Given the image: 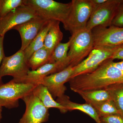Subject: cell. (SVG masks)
Wrapping results in <instances>:
<instances>
[{"instance_id":"cell-29","label":"cell","mask_w":123,"mask_h":123,"mask_svg":"<svg viewBox=\"0 0 123 123\" xmlns=\"http://www.w3.org/2000/svg\"><path fill=\"white\" fill-rule=\"evenodd\" d=\"M2 118V107L0 106V123Z\"/></svg>"},{"instance_id":"cell-20","label":"cell","mask_w":123,"mask_h":123,"mask_svg":"<svg viewBox=\"0 0 123 123\" xmlns=\"http://www.w3.org/2000/svg\"><path fill=\"white\" fill-rule=\"evenodd\" d=\"M108 91L111 99L123 117V84H115L104 88Z\"/></svg>"},{"instance_id":"cell-6","label":"cell","mask_w":123,"mask_h":123,"mask_svg":"<svg viewBox=\"0 0 123 123\" xmlns=\"http://www.w3.org/2000/svg\"><path fill=\"white\" fill-rule=\"evenodd\" d=\"M22 99L25 104L26 110L18 123H43L48 121L49 109L44 106L32 92Z\"/></svg>"},{"instance_id":"cell-30","label":"cell","mask_w":123,"mask_h":123,"mask_svg":"<svg viewBox=\"0 0 123 123\" xmlns=\"http://www.w3.org/2000/svg\"><path fill=\"white\" fill-rule=\"evenodd\" d=\"M120 48L123 49V45H121V46H120Z\"/></svg>"},{"instance_id":"cell-12","label":"cell","mask_w":123,"mask_h":123,"mask_svg":"<svg viewBox=\"0 0 123 123\" xmlns=\"http://www.w3.org/2000/svg\"><path fill=\"white\" fill-rule=\"evenodd\" d=\"M68 59L62 62L46 64L35 70H30L27 75L20 79L12 80L18 83L37 85L41 84L44 78L60 72L69 65Z\"/></svg>"},{"instance_id":"cell-9","label":"cell","mask_w":123,"mask_h":123,"mask_svg":"<svg viewBox=\"0 0 123 123\" xmlns=\"http://www.w3.org/2000/svg\"><path fill=\"white\" fill-rule=\"evenodd\" d=\"M123 0H108L106 3L92 13L86 28L92 30L96 27H107L111 25Z\"/></svg>"},{"instance_id":"cell-18","label":"cell","mask_w":123,"mask_h":123,"mask_svg":"<svg viewBox=\"0 0 123 123\" xmlns=\"http://www.w3.org/2000/svg\"><path fill=\"white\" fill-rule=\"evenodd\" d=\"M51 20L48 21L30 44L24 50V56L28 62L34 52L44 47L45 37L50 26Z\"/></svg>"},{"instance_id":"cell-24","label":"cell","mask_w":123,"mask_h":123,"mask_svg":"<svg viewBox=\"0 0 123 123\" xmlns=\"http://www.w3.org/2000/svg\"><path fill=\"white\" fill-rule=\"evenodd\" d=\"M99 120L101 123H123V117L119 114L101 117Z\"/></svg>"},{"instance_id":"cell-4","label":"cell","mask_w":123,"mask_h":123,"mask_svg":"<svg viewBox=\"0 0 123 123\" xmlns=\"http://www.w3.org/2000/svg\"><path fill=\"white\" fill-rule=\"evenodd\" d=\"M36 85L18 83L12 79L0 84V106L8 109L19 106V100L32 92Z\"/></svg>"},{"instance_id":"cell-13","label":"cell","mask_w":123,"mask_h":123,"mask_svg":"<svg viewBox=\"0 0 123 123\" xmlns=\"http://www.w3.org/2000/svg\"><path fill=\"white\" fill-rule=\"evenodd\" d=\"M48 21L41 17L35 18L14 27L13 29L18 31L21 36L20 49L24 51L26 48Z\"/></svg>"},{"instance_id":"cell-23","label":"cell","mask_w":123,"mask_h":123,"mask_svg":"<svg viewBox=\"0 0 123 123\" xmlns=\"http://www.w3.org/2000/svg\"><path fill=\"white\" fill-rule=\"evenodd\" d=\"M25 5V0H0V18L18 7Z\"/></svg>"},{"instance_id":"cell-28","label":"cell","mask_w":123,"mask_h":123,"mask_svg":"<svg viewBox=\"0 0 123 123\" xmlns=\"http://www.w3.org/2000/svg\"><path fill=\"white\" fill-rule=\"evenodd\" d=\"M111 59L113 60L115 59L123 60V49L120 47L112 55Z\"/></svg>"},{"instance_id":"cell-7","label":"cell","mask_w":123,"mask_h":123,"mask_svg":"<svg viewBox=\"0 0 123 123\" xmlns=\"http://www.w3.org/2000/svg\"><path fill=\"white\" fill-rule=\"evenodd\" d=\"M30 70L24 51L20 49L12 55L4 57L0 66V78L10 76L13 79H20L26 76Z\"/></svg>"},{"instance_id":"cell-22","label":"cell","mask_w":123,"mask_h":123,"mask_svg":"<svg viewBox=\"0 0 123 123\" xmlns=\"http://www.w3.org/2000/svg\"><path fill=\"white\" fill-rule=\"evenodd\" d=\"M92 106L96 110L99 117L114 114H120L111 99Z\"/></svg>"},{"instance_id":"cell-5","label":"cell","mask_w":123,"mask_h":123,"mask_svg":"<svg viewBox=\"0 0 123 123\" xmlns=\"http://www.w3.org/2000/svg\"><path fill=\"white\" fill-rule=\"evenodd\" d=\"M120 46L94 47L86 59L74 66L71 79L79 75L93 71L104 61L111 59L114 53Z\"/></svg>"},{"instance_id":"cell-11","label":"cell","mask_w":123,"mask_h":123,"mask_svg":"<svg viewBox=\"0 0 123 123\" xmlns=\"http://www.w3.org/2000/svg\"><path fill=\"white\" fill-rule=\"evenodd\" d=\"M74 67L69 65L59 72L44 78L41 84L46 86L54 98L65 95L67 90L64 84L71 79Z\"/></svg>"},{"instance_id":"cell-16","label":"cell","mask_w":123,"mask_h":123,"mask_svg":"<svg viewBox=\"0 0 123 123\" xmlns=\"http://www.w3.org/2000/svg\"><path fill=\"white\" fill-rule=\"evenodd\" d=\"M60 22L51 20L50 28L46 35L44 47L52 52L63 38V34L60 27Z\"/></svg>"},{"instance_id":"cell-19","label":"cell","mask_w":123,"mask_h":123,"mask_svg":"<svg viewBox=\"0 0 123 123\" xmlns=\"http://www.w3.org/2000/svg\"><path fill=\"white\" fill-rule=\"evenodd\" d=\"M52 52L43 47L33 53L27 62L29 68L35 70L46 64L51 63Z\"/></svg>"},{"instance_id":"cell-2","label":"cell","mask_w":123,"mask_h":123,"mask_svg":"<svg viewBox=\"0 0 123 123\" xmlns=\"http://www.w3.org/2000/svg\"><path fill=\"white\" fill-rule=\"evenodd\" d=\"M40 17L47 20H55L65 23L71 7V2L63 3L53 0H25Z\"/></svg>"},{"instance_id":"cell-3","label":"cell","mask_w":123,"mask_h":123,"mask_svg":"<svg viewBox=\"0 0 123 123\" xmlns=\"http://www.w3.org/2000/svg\"><path fill=\"white\" fill-rule=\"evenodd\" d=\"M71 2L70 11L63 26L72 34L86 28L92 9L90 0H72Z\"/></svg>"},{"instance_id":"cell-1","label":"cell","mask_w":123,"mask_h":123,"mask_svg":"<svg viewBox=\"0 0 123 123\" xmlns=\"http://www.w3.org/2000/svg\"><path fill=\"white\" fill-rule=\"evenodd\" d=\"M69 40L68 58L69 65L74 67L83 61L93 49L92 30L86 28L77 31L72 34Z\"/></svg>"},{"instance_id":"cell-21","label":"cell","mask_w":123,"mask_h":123,"mask_svg":"<svg viewBox=\"0 0 123 123\" xmlns=\"http://www.w3.org/2000/svg\"><path fill=\"white\" fill-rule=\"evenodd\" d=\"M70 41L59 43L55 48L51 55V63L62 62L68 60V51L69 49Z\"/></svg>"},{"instance_id":"cell-26","label":"cell","mask_w":123,"mask_h":123,"mask_svg":"<svg viewBox=\"0 0 123 123\" xmlns=\"http://www.w3.org/2000/svg\"><path fill=\"white\" fill-rule=\"evenodd\" d=\"M92 4V13L97 9L106 3L108 0H90Z\"/></svg>"},{"instance_id":"cell-10","label":"cell","mask_w":123,"mask_h":123,"mask_svg":"<svg viewBox=\"0 0 123 123\" xmlns=\"http://www.w3.org/2000/svg\"><path fill=\"white\" fill-rule=\"evenodd\" d=\"M94 47H114L123 44V27L111 25L98 26L92 30Z\"/></svg>"},{"instance_id":"cell-17","label":"cell","mask_w":123,"mask_h":123,"mask_svg":"<svg viewBox=\"0 0 123 123\" xmlns=\"http://www.w3.org/2000/svg\"><path fill=\"white\" fill-rule=\"evenodd\" d=\"M78 94L86 101V103L91 106L111 99L110 93L105 89L96 90L77 91Z\"/></svg>"},{"instance_id":"cell-14","label":"cell","mask_w":123,"mask_h":123,"mask_svg":"<svg viewBox=\"0 0 123 123\" xmlns=\"http://www.w3.org/2000/svg\"><path fill=\"white\" fill-rule=\"evenodd\" d=\"M56 102L64 107L68 111L78 110L85 113L90 117L97 123H101L99 116L96 110L90 104L88 103L80 104L72 102L69 97L64 95L62 97L57 98Z\"/></svg>"},{"instance_id":"cell-27","label":"cell","mask_w":123,"mask_h":123,"mask_svg":"<svg viewBox=\"0 0 123 123\" xmlns=\"http://www.w3.org/2000/svg\"><path fill=\"white\" fill-rule=\"evenodd\" d=\"M4 37L0 36V65L1 63L2 60L5 57L3 47V41ZM2 83V79L0 78V84Z\"/></svg>"},{"instance_id":"cell-25","label":"cell","mask_w":123,"mask_h":123,"mask_svg":"<svg viewBox=\"0 0 123 123\" xmlns=\"http://www.w3.org/2000/svg\"><path fill=\"white\" fill-rule=\"evenodd\" d=\"M111 25L119 27L123 26V1L119 7L116 15L112 21Z\"/></svg>"},{"instance_id":"cell-15","label":"cell","mask_w":123,"mask_h":123,"mask_svg":"<svg viewBox=\"0 0 123 123\" xmlns=\"http://www.w3.org/2000/svg\"><path fill=\"white\" fill-rule=\"evenodd\" d=\"M32 92L48 109L51 108H57L63 114L68 112L65 108L55 100L47 88L42 84L36 86Z\"/></svg>"},{"instance_id":"cell-8","label":"cell","mask_w":123,"mask_h":123,"mask_svg":"<svg viewBox=\"0 0 123 123\" xmlns=\"http://www.w3.org/2000/svg\"><path fill=\"white\" fill-rule=\"evenodd\" d=\"M40 17L30 6L25 5L16 8L0 18V36L4 37L7 31L27 21Z\"/></svg>"}]
</instances>
